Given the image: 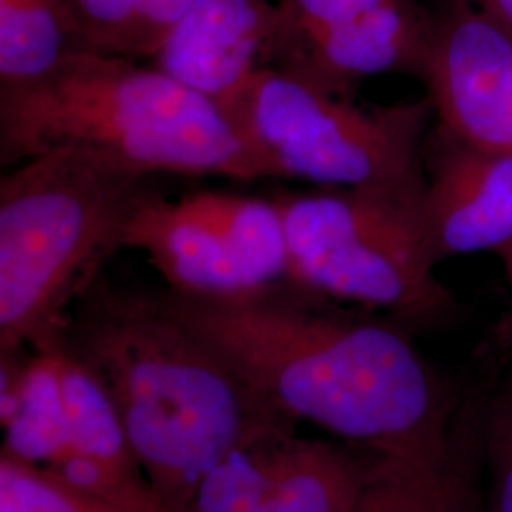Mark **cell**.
<instances>
[{
    "mask_svg": "<svg viewBox=\"0 0 512 512\" xmlns=\"http://www.w3.org/2000/svg\"><path fill=\"white\" fill-rule=\"evenodd\" d=\"M285 285L162 296L283 418L317 425L372 458L408 465L448 458L458 444L456 403L410 336Z\"/></svg>",
    "mask_w": 512,
    "mask_h": 512,
    "instance_id": "1",
    "label": "cell"
},
{
    "mask_svg": "<svg viewBox=\"0 0 512 512\" xmlns=\"http://www.w3.org/2000/svg\"><path fill=\"white\" fill-rule=\"evenodd\" d=\"M61 340L109 393L129 444L171 512L239 446L296 427L241 380L164 296L93 285Z\"/></svg>",
    "mask_w": 512,
    "mask_h": 512,
    "instance_id": "2",
    "label": "cell"
},
{
    "mask_svg": "<svg viewBox=\"0 0 512 512\" xmlns=\"http://www.w3.org/2000/svg\"><path fill=\"white\" fill-rule=\"evenodd\" d=\"M65 145L145 173L266 179L232 116L164 71L82 52L37 84L0 92V156L21 164Z\"/></svg>",
    "mask_w": 512,
    "mask_h": 512,
    "instance_id": "3",
    "label": "cell"
},
{
    "mask_svg": "<svg viewBox=\"0 0 512 512\" xmlns=\"http://www.w3.org/2000/svg\"><path fill=\"white\" fill-rule=\"evenodd\" d=\"M148 173L105 150L65 145L27 158L0 183V351L48 344L69 308L124 247Z\"/></svg>",
    "mask_w": 512,
    "mask_h": 512,
    "instance_id": "4",
    "label": "cell"
},
{
    "mask_svg": "<svg viewBox=\"0 0 512 512\" xmlns=\"http://www.w3.org/2000/svg\"><path fill=\"white\" fill-rule=\"evenodd\" d=\"M416 183L332 186L283 196L289 283L330 302L433 319L452 308L435 277Z\"/></svg>",
    "mask_w": 512,
    "mask_h": 512,
    "instance_id": "5",
    "label": "cell"
},
{
    "mask_svg": "<svg viewBox=\"0 0 512 512\" xmlns=\"http://www.w3.org/2000/svg\"><path fill=\"white\" fill-rule=\"evenodd\" d=\"M431 101L363 107L285 69L262 67L230 116L264 177L332 186L421 181Z\"/></svg>",
    "mask_w": 512,
    "mask_h": 512,
    "instance_id": "6",
    "label": "cell"
},
{
    "mask_svg": "<svg viewBox=\"0 0 512 512\" xmlns=\"http://www.w3.org/2000/svg\"><path fill=\"white\" fill-rule=\"evenodd\" d=\"M376 458L296 427L266 433L230 452L203 478L188 512H349Z\"/></svg>",
    "mask_w": 512,
    "mask_h": 512,
    "instance_id": "7",
    "label": "cell"
},
{
    "mask_svg": "<svg viewBox=\"0 0 512 512\" xmlns=\"http://www.w3.org/2000/svg\"><path fill=\"white\" fill-rule=\"evenodd\" d=\"M421 76L444 133L512 156V35L454 2L433 19Z\"/></svg>",
    "mask_w": 512,
    "mask_h": 512,
    "instance_id": "8",
    "label": "cell"
},
{
    "mask_svg": "<svg viewBox=\"0 0 512 512\" xmlns=\"http://www.w3.org/2000/svg\"><path fill=\"white\" fill-rule=\"evenodd\" d=\"M277 8L266 0H196L152 65L230 112L274 55Z\"/></svg>",
    "mask_w": 512,
    "mask_h": 512,
    "instance_id": "9",
    "label": "cell"
},
{
    "mask_svg": "<svg viewBox=\"0 0 512 512\" xmlns=\"http://www.w3.org/2000/svg\"><path fill=\"white\" fill-rule=\"evenodd\" d=\"M423 230L435 264L512 243V156L446 133L423 188Z\"/></svg>",
    "mask_w": 512,
    "mask_h": 512,
    "instance_id": "10",
    "label": "cell"
},
{
    "mask_svg": "<svg viewBox=\"0 0 512 512\" xmlns=\"http://www.w3.org/2000/svg\"><path fill=\"white\" fill-rule=\"evenodd\" d=\"M431 33L433 19L414 0H395L294 46L277 57V67L329 92L348 95L353 84L370 76L421 74Z\"/></svg>",
    "mask_w": 512,
    "mask_h": 512,
    "instance_id": "11",
    "label": "cell"
},
{
    "mask_svg": "<svg viewBox=\"0 0 512 512\" xmlns=\"http://www.w3.org/2000/svg\"><path fill=\"white\" fill-rule=\"evenodd\" d=\"M124 247L143 251L173 293L239 296L262 289L183 200H165L150 188L129 217Z\"/></svg>",
    "mask_w": 512,
    "mask_h": 512,
    "instance_id": "12",
    "label": "cell"
},
{
    "mask_svg": "<svg viewBox=\"0 0 512 512\" xmlns=\"http://www.w3.org/2000/svg\"><path fill=\"white\" fill-rule=\"evenodd\" d=\"M33 351L23 363L2 355V454L52 467L71 452V437L52 344Z\"/></svg>",
    "mask_w": 512,
    "mask_h": 512,
    "instance_id": "13",
    "label": "cell"
},
{
    "mask_svg": "<svg viewBox=\"0 0 512 512\" xmlns=\"http://www.w3.org/2000/svg\"><path fill=\"white\" fill-rule=\"evenodd\" d=\"M471 452L459 429L454 452L435 465L376 458L370 482L349 512H484Z\"/></svg>",
    "mask_w": 512,
    "mask_h": 512,
    "instance_id": "14",
    "label": "cell"
},
{
    "mask_svg": "<svg viewBox=\"0 0 512 512\" xmlns=\"http://www.w3.org/2000/svg\"><path fill=\"white\" fill-rule=\"evenodd\" d=\"M82 52L67 0H0V92L37 84Z\"/></svg>",
    "mask_w": 512,
    "mask_h": 512,
    "instance_id": "15",
    "label": "cell"
},
{
    "mask_svg": "<svg viewBox=\"0 0 512 512\" xmlns=\"http://www.w3.org/2000/svg\"><path fill=\"white\" fill-rule=\"evenodd\" d=\"M183 202L224 239L262 289L289 281L287 228L275 200L198 192Z\"/></svg>",
    "mask_w": 512,
    "mask_h": 512,
    "instance_id": "16",
    "label": "cell"
},
{
    "mask_svg": "<svg viewBox=\"0 0 512 512\" xmlns=\"http://www.w3.org/2000/svg\"><path fill=\"white\" fill-rule=\"evenodd\" d=\"M59 368L71 452L129 475H145L107 389L59 338L50 342ZM147 476V475H145Z\"/></svg>",
    "mask_w": 512,
    "mask_h": 512,
    "instance_id": "17",
    "label": "cell"
},
{
    "mask_svg": "<svg viewBox=\"0 0 512 512\" xmlns=\"http://www.w3.org/2000/svg\"><path fill=\"white\" fill-rule=\"evenodd\" d=\"M0 512H122L46 467L0 456Z\"/></svg>",
    "mask_w": 512,
    "mask_h": 512,
    "instance_id": "18",
    "label": "cell"
},
{
    "mask_svg": "<svg viewBox=\"0 0 512 512\" xmlns=\"http://www.w3.org/2000/svg\"><path fill=\"white\" fill-rule=\"evenodd\" d=\"M486 467L484 512H512V376L495 387L480 425Z\"/></svg>",
    "mask_w": 512,
    "mask_h": 512,
    "instance_id": "19",
    "label": "cell"
},
{
    "mask_svg": "<svg viewBox=\"0 0 512 512\" xmlns=\"http://www.w3.org/2000/svg\"><path fill=\"white\" fill-rule=\"evenodd\" d=\"M391 2L395 0H279L272 59Z\"/></svg>",
    "mask_w": 512,
    "mask_h": 512,
    "instance_id": "20",
    "label": "cell"
},
{
    "mask_svg": "<svg viewBox=\"0 0 512 512\" xmlns=\"http://www.w3.org/2000/svg\"><path fill=\"white\" fill-rule=\"evenodd\" d=\"M88 50L137 59L139 0H67Z\"/></svg>",
    "mask_w": 512,
    "mask_h": 512,
    "instance_id": "21",
    "label": "cell"
},
{
    "mask_svg": "<svg viewBox=\"0 0 512 512\" xmlns=\"http://www.w3.org/2000/svg\"><path fill=\"white\" fill-rule=\"evenodd\" d=\"M473 8L484 18L492 19L501 29L512 35V0H454Z\"/></svg>",
    "mask_w": 512,
    "mask_h": 512,
    "instance_id": "22",
    "label": "cell"
},
{
    "mask_svg": "<svg viewBox=\"0 0 512 512\" xmlns=\"http://www.w3.org/2000/svg\"><path fill=\"white\" fill-rule=\"evenodd\" d=\"M497 256L501 258V262H503V270H505V274L509 277V281L512 283V243L511 245H507L505 249H501Z\"/></svg>",
    "mask_w": 512,
    "mask_h": 512,
    "instance_id": "23",
    "label": "cell"
}]
</instances>
